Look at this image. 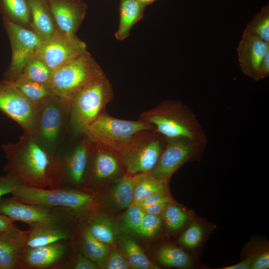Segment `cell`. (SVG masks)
I'll use <instances>...</instances> for the list:
<instances>
[{
	"mask_svg": "<svg viewBox=\"0 0 269 269\" xmlns=\"http://www.w3.org/2000/svg\"><path fill=\"white\" fill-rule=\"evenodd\" d=\"M58 28L76 35L86 14L87 5L84 0H47Z\"/></svg>",
	"mask_w": 269,
	"mask_h": 269,
	"instance_id": "e0dca14e",
	"label": "cell"
},
{
	"mask_svg": "<svg viewBox=\"0 0 269 269\" xmlns=\"http://www.w3.org/2000/svg\"><path fill=\"white\" fill-rule=\"evenodd\" d=\"M85 227L93 237L108 244H112L115 239L112 223L107 219L96 216L89 217Z\"/></svg>",
	"mask_w": 269,
	"mask_h": 269,
	"instance_id": "4dcf8cb0",
	"label": "cell"
},
{
	"mask_svg": "<svg viewBox=\"0 0 269 269\" xmlns=\"http://www.w3.org/2000/svg\"><path fill=\"white\" fill-rule=\"evenodd\" d=\"M69 105L55 96L39 105L36 128L33 135L41 143L54 149L62 136Z\"/></svg>",
	"mask_w": 269,
	"mask_h": 269,
	"instance_id": "9c48e42d",
	"label": "cell"
},
{
	"mask_svg": "<svg viewBox=\"0 0 269 269\" xmlns=\"http://www.w3.org/2000/svg\"><path fill=\"white\" fill-rule=\"evenodd\" d=\"M104 74L100 65L87 51L53 71L50 86L56 96L69 105L80 91Z\"/></svg>",
	"mask_w": 269,
	"mask_h": 269,
	"instance_id": "5b68a950",
	"label": "cell"
},
{
	"mask_svg": "<svg viewBox=\"0 0 269 269\" xmlns=\"http://www.w3.org/2000/svg\"><path fill=\"white\" fill-rule=\"evenodd\" d=\"M70 268L74 269H99L97 264L82 254L72 259Z\"/></svg>",
	"mask_w": 269,
	"mask_h": 269,
	"instance_id": "f35d334b",
	"label": "cell"
},
{
	"mask_svg": "<svg viewBox=\"0 0 269 269\" xmlns=\"http://www.w3.org/2000/svg\"><path fill=\"white\" fill-rule=\"evenodd\" d=\"M13 225V222L8 217L0 213V232H3L8 230Z\"/></svg>",
	"mask_w": 269,
	"mask_h": 269,
	"instance_id": "f6af8a7d",
	"label": "cell"
},
{
	"mask_svg": "<svg viewBox=\"0 0 269 269\" xmlns=\"http://www.w3.org/2000/svg\"><path fill=\"white\" fill-rule=\"evenodd\" d=\"M87 51L86 43L76 35L58 28L51 36L42 40L35 54L53 71Z\"/></svg>",
	"mask_w": 269,
	"mask_h": 269,
	"instance_id": "8fae6325",
	"label": "cell"
},
{
	"mask_svg": "<svg viewBox=\"0 0 269 269\" xmlns=\"http://www.w3.org/2000/svg\"><path fill=\"white\" fill-rule=\"evenodd\" d=\"M161 220L158 215L145 213L137 234L144 237L155 235L160 228Z\"/></svg>",
	"mask_w": 269,
	"mask_h": 269,
	"instance_id": "e575fe53",
	"label": "cell"
},
{
	"mask_svg": "<svg viewBox=\"0 0 269 269\" xmlns=\"http://www.w3.org/2000/svg\"><path fill=\"white\" fill-rule=\"evenodd\" d=\"M253 261V257L245 259L239 263L222 268V269H250Z\"/></svg>",
	"mask_w": 269,
	"mask_h": 269,
	"instance_id": "ee69618b",
	"label": "cell"
},
{
	"mask_svg": "<svg viewBox=\"0 0 269 269\" xmlns=\"http://www.w3.org/2000/svg\"><path fill=\"white\" fill-rule=\"evenodd\" d=\"M82 231L81 248L82 254L100 268L110 251L109 245L95 238L85 228Z\"/></svg>",
	"mask_w": 269,
	"mask_h": 269,
	"instance_id": "4316f807",
	"label": "cell"
},
{
	"mask_svg": "<svg viewBox=\"0 0 269 269\" xmlns=\"http://www.w3.org/2000/svg\"><path fill=\"white\" fill-rule=\"evenodd\" d=\"M269 267V253L264 252L253 258L250 269H266Z\"/></svg>",
	"mask_w": 269,
	"mask_h": 269,
	"instance_id": "60d3db41",
	"label": "cell"
},
{
	"mask_svg": "<svg viewBox=\"0 0 269 269\" xmlns=\"http://www.w3.org/2000/svg\"><path fill=\"white\" fill-rule=\"evenodd\" d=\"M243 34L269 43V5L263 6L246 25Z\"/></svg>",
	"mask_w": 269,
	"mask_h": 269,
	"instance_id": "f546056e",
	"label": "cell"
},
{
	"mask_svg": "<svg viewBox=\"0 0 269 269\" xmlns=\"http://www.w3.org/2000/svg\"><path fill=\"white\" fill-rule=\"evenodd\" d=\"M2 149L7 160L4 172L21 185L47 189L63 186L62 156L33 135L24 133L17 142L4 144Z\"/></svg>",
	"mask_w": 269,
	"mask_h": 269,
	"instance_id": "6da1fadb",
	"label": "cell"
},
{
	"mask_svg": "<svg viewBox=\"0 0 269 269\" xmlns=\"http://www.w3.org/2000/svg\"><path fill=\"white\" fill-rule=\"evenodd\" d=\"M166 143L154 130L144 134L122 154L126 171L132 175L150 173L156 165Z\"/></svg>",
	"mask_w": 269,
	"mask_h": 269,
	"instance_id": "30bf717a",
	"label": "cell"
},
{
	"mask_svg": "<svg viewBox=\"0 0 269 269\" xmlns=\"http://www.w3.org/2000/svg\"><path fill=\"white\" fill-rule=\"evenodd\" d=\"M166 140L159 159L149 174L156 178L167 181L184 163L202 152L206 144L183 138Z\"/></svg>",
	"mask_w": 269,
	"mask_h": 269,
	"instance_id": "4fadbf2b",
	"label": "cell"
},
{
	"mask_svg": "<svg viewBox=\"0 0 269 269\" xmlns=\"http://www.w3.org/2000/svg\"><path fill=\"white\" fill-rule=\"evenodd\" d=\"M91 142L90 170L85 181L97 184L117 176L122 168L126 169L123 158L118 151L102 143Z\"/></svg>",
	"mask_w": 269,
	"mask_h": 269,
	"instance_id": "9a60e30c",
	"label": "cell"
},
{
	"mask_svg": "<svg viewBox=\"0 0 269 269\" xmlns=\"http://www.w3.org/2000/svg\"><path fill=\"white\" fill-rule=\"evenodd\" d=\"M157 258L161 264L173 268H188L193 264L192 259L188 254L172 245L160 248L157 253Z\"/></svg>",
	"mask_w": 269,
	"mask_h": 269,
	"instance_id": "f1b7e54d",
	"label": "cell"
},
{
	"mask_svg": "<svg viewBox=\"0 0 269 269\" xmlns=\"http://www.w3.org/2000/svg\"><path fill=\"white\" fill-rule=\"evenodd\" d=\"M165 190L155 193L144 200L135 205L140 208H143L150 205L161 202H170V198Z\"/></svg>",
	"mask_w": 269,
	"mask_h": 269,
	"instance_id": "ab89813d",
	"label": "cell"
},
{
	"mask_svg": "<svg viewBox=\"0 0 269 269\" xmlns=\"http://www.w3.org/2000/svg\"><path fill=\"white\" fill-rule=\"evenodd\" d=\"M32 30L43 40L58 29L47 0H28Z\"/></svg>",
	"mask_w": 269,
	"mask_h": 269,
	"instance_id": "44dd1931",
	"label": "cell"
},
{
	"mask_svg": "<svg viewBox=\"0 0 269 269\" xmlns=\"http://www.w3.org/2000/svg\"><path fill=\"white\" fill-rule=\"evenodd\" d=\"M39 105L28 99L13 81H0V111L14 121L25 133H34Z\"/></svg>",
	"mask_w": 269,
	"mask_h": 269,
	"instance_id": "52a82bcc",
	"label": "cell"
},
{
	"mask_svg": "<svg viewBox=\"0 0 269 269\" xmlns=\"http://www.w3.org/2000/svg\"><path fill=\"white\" fill-rule=\"evenodd\" d=\"M118 243L125 252L130 268L134 269H155L158 267L151 262L138 245L130 236L123 234Z\"/></svg>",
	"mask_w": 269,
	"mask_h": 269,
	"instance_id": "cb8c5ba5",
	"label": "cell"
},
{
	"mask_svg": "<svg viewBox=\"0 0 269 269\" xmlns=\"http://www.w3.org/2000/svg\"><path fill=\"white\" fill-rule=\"evenodd\" d=\"M100 268L107 269H128L131 268L127 260L116 248L109 251Z\"/></svg>",
	"mask_w": 269,
	"mask_h": 269,
	"instance_id": "8d00e7d4",
	"label": "cell"
},
{
	"mask_svg": "<svg viewBox=\"0 0 269 269\" xmlns=\"http://www.w3.org/2000/svg\"><path fill=\"white\" fill-rule=\"evenodd\" d=\"M0 12L3 20L32 30L28 0H0Z\"/></svg>",
	"mask_w": 269,
	"mask_h": 269,
	"instance_id": "603a6c76",
	"label": "cell"
},
{
	"mask_svg": "<svg viewBox=\"0 0 269 269\" xmlns=\"http://www.w3.org/2000/svg\"><path fill=\"white\" fill-rule=\"evenodd\" d=\"M52 73L45 63L35 54L27 63L21 75L33 81L50 85Z\"/></svg>",
	"mask_w": 269,
	"mask_h": 269,
	"instance_id": "1f68e13d",
	"label": "cell"
},
{
	"mask_svg": "<svg viewBox=\"0 0 269 269\" xmlns=\"http://www.w3.org/2000/svg\"><path fill=\"white\" fill-rule=\"evenodd\" d=\"M134 199V175L126 171L113 189L110 200L115 208L122 210L133 204Z\"/></svg>",
	"mask_w": 269,
	"mask_h": 269,
	"instance_id": "83f0119b",
	"label": "cell"
},
{
	"mask_svg": "<svg viewBox=\"0 0 269 269\" xmlns=\"http://www.w3.org/2000/svg\"><path fill=\"white\" fill-rule=\"evenodd\" d=\"M203 230L201 227L194 223L183 233L179 239V243L187 248H195L201 242Z\"/></svg>",
	"mask_w": 269,
	"mask_h": 269,
	"instance_id": "d590c367",
	"label": "cell"
},
{
	"mask_svg": "<svg viewBox=\"0 0 269 269\" xmlns=\"http://www.w3.org/2000/svg\"><path fill=\"white\" fill-rule=\"evenodd\" d=\"M75 214L60 209L52 216L29 225L26 247H37L61 240L73 241L71 222Z\"/></svg>",
	"mask_w": 269,
	"mask_h": 269,
	"instance_id": "5bb4252c",
	"label": "cell"
},
{
	"mask_svg": "<svg viewBox=\"0 0 269 269\" xmlns=\"http://www.w3.org/2000/svg\"><path fill=\"white\" fill-rule=\"evenodd\" d=\"M144 214L140 207L132 204L122 218L120 227L121 231L137 233Z\"/></svg>",
	"mask_w": 269,
	"mask_h": 269,
	"instance_id": "d6a6232c",
	"label": "cell"
},
{
	"mask_svg": "<svg viewBox=\"0 0 269 269\" xmlns=\"http://www.w3.org/2000/svg\"><path fill=\"white\" fill-rule=\"evenodd\" d=\"M92 152V143L87 137L81 140L67 154L62 156L64 183L79 185L87 177Z\"/></svg>",
	"mask_w": 269,
	"mask_h": 269,
	"instance_id": "2e32d148",
	"label": "cell"
},
{
	"mask_svg": "<svg viewBox=\"0 0 269 269\" xmlns=\"http://www.w3.org/2000/svg\"><path fill=\"white\" fill-rule=\"evenodd\" d=\"M170 202H161L141 208L146 214L159 215L165 210Z\"/></svg>",
	"mask_w": 269,
	"mask_h": 269,
	"instance_id": "b9f144b4",
	"label": "cell"
},
{
	"mask_svg": "<svg viewBox=\"0 0 269 269\" xmlns=\"http://www.w3.org/2000/svg\"><path fill=\"white\" fill-rule=\"evenodd\" d=\"M71 240H61L49 244L25 247L19 262V269H63L70 268Z\"/></svg>",
	"mask_w": 269,
	"mask_h": 269,
	"instance_id": "7c38bea8",
	"label": "cell"
},
{
	"mask_svg": "<svg viewBox=\"0 0 269 269\" xmlns=\"http://www.w3.org/2000/svg\"><path fill=\"white\" fill-rule=\"evenodd\" d=\"M152 126L140 120H125L110 116L106 110L84 133L90 140L106 145L121 155L148 132Z\"/></svg>",
	"mask_w": 269,
	"mask_h": 269,
	"instance_id": "3957f363",
	"label": "cell"
},
{
	"mask_svg": "<svg viewBox=\"0 0 269 269\" xmlns=\"http://www.w3.org/2000/svg\"><path fill=\"white\" fill-rule=\"evenodd\" d=\"M269 75V51L263 58L259 67L258 80L264 79Z\"/></svg>",
	"mask_w": 269,
	"mask_h": 269,
	"instance_id": "7bdbcfd3",
	"label": "cell"
},
{
	"mask_svg": "<svg viewBox=\"0 0 269 269\" xmlns=\"http://www.w3.org/2000/svg\"><path fill=\"white\" fill-rule=\"evenodd\" d=\"M119 1V22L114 36L123 41L129 36L132 27L143 18L146 7L137 0Z\"/></svg>",
	"mask_w": 269,
	"mask_h": 269,
	"instance_id": "7402d4cb",
	"label": "cell"
},
{
	"mask_svg": "<svg viewBox=\"0 0 269 269\" xmlns=\"http://www.w3.org/2000/svg\"><path fill=\"white\" fill-rule=\"evenodd\" d=\"M13 82L28 99L37 104L56 96L49 84L33 81L22 75Z\"/></svg>",
	"mask_w": 269,
	"mask_h": 269,
	"instance_id": "484cf974",
	"label": "cell"
},
{
	"mask_svg": "<svg viewBox=\"0 0 269 269\" xmlns=\"http://www.w3.org/2000/svg\"><path fill=\"white\" fill-rule=\"evenodd\" d=\"M162 216L166 226L170 230L180 228L188 219V214L180 207L170 204L163 212Z\"/></svg>",
	"mask_w": 269,
	"mask_h": 269,
	"instance_id": "836d02e7",
	"label": "cell"
},
{
	"mask_svg": "<svg viewBox=\"0 0 269 269\" xmlns=\"http://www.w3.org/2000/svg\"><path fill=\"white\" fill-rule=\"evenodd\" d=\"M167 181L156 178L149 173L134 175L133 204H136L155 193L165 190Z\"/></svg>",
	"mask_w": 269,
	"mask_h": 269,
	"instance_id": "d4e9b609",
	"label": "cell"
},
{
	"mask_svg": "<svg viewBox=\"0 0 269 269\" xmlns=\"http://www.w3.org/2000/svg\"><path fill=\"white\" fill-rule=\"evenodd\" d=\"M21 184L15 177L5 174L0 176V199L7 194L11 193Z\"/></svg>",
	"mask_w": 269,
	"mask_h": 269,
	"instance_id": "74e56055",
	"label": "cell"
},
{
	"mask_svg": "<svg viewBox=\"0 0 269 269\" xmlns=\"http://www.w3.org/2000/svg\"><path fill=\"white\" fill-rule=\"evenodd\" d=\"M11 194V197L25 203L75 214L92 213L96 203V197L92 194L67 186L47 189L20 185Z\"/></svg>",
	"mask_w": 269,
	"mask_h": 269,
	"instance_id": "277c9868",
	"label": "cell"
},
{
	"mask_svg": "<svg viewBox=\"0 0 269 269\" xmlns=\"http://www.w3.org/2000/svg\"><path fill=\"white\" fill-rule=\"evenodd\" d=\"M60 209L25 203L12 197L0 199V213L12 221H21L28 225L52 216Z\"/></svg>",
	"mask_w": 269,
	"mask_h": 269,
	"instance_id": "ac0fdd59",
	"label": "cell"
},
{
	"mask_svg": "<svg viewBox=\"0 0 269 269\" xmlns=\"http://www.w3.org/2000/svg\"><path fill=\"white\" fill-rule=\"evenodd\" d=\"M29 233V230L22 231L14 225L0 232V269H19Z\"/></svg>",
	"mask_w": 269,
	"mask_h": 269,
	"instance_id": "ffe728a7",
	"label": "cell"
},
{
	"mask_svg": "<svg viewBox=\"0 0 269 269\" xmlns=\"http://www.w3.org/2000/svg\"><path fill=\"white\" fill-rule=\"evenodd\" d=\"M113 96L112 85L105 73L80 91L69 102L70 119L74 130L83 134L105 110Z\"/></svg>",
	"mask_w": 269,
	"mask_h": 269,
	"instance_id": "8992f818",
	"label": "cell"
},
{
	"mask_svg": "<svg viewBox=\"0 0 269 269\" xmlns=\"http://www.w3.org/2000/svg\"><path fill=\"white\" fill-rule=\"evenodd\" d=\"M268 51L269 43L243 34L237 47L238 61L242 72L250 78L258 81L260 65Z\"/></svg>",
	"mask_w": 269,
	"mask_h": 269,
	"instance_id": "d6986e66",
	"label": "cell"
},
{
	"mask_svg": "<svg viewBox=\"0 0 269 269\" xmlns=\"http://www.w3.org/2000/svg\"><path fill=\"white\" fill-rule=\"evenodd\" d=\"M141 4L146 7L157 0H137Z\"/></svg>",
	"mask_w": 269,
	"mask_h": 269,
	"instance_id": "bcb514c9",
	"label": "cell"
},
{
	"mask_svg": "<svg viewBox=\"0 0 269 269\" xmlns=\"http://www.w3.org/2000/svg\"><path fill=\"white\" fill-rule=\"evenodd\" d=\"M3 23L11 48V61L3 77L5 80L14 81L22 74L42 40L32 29L8 21L3 20Z\"/></svg>",
	"mask_w": 269,
	"mask_h": 269,
	"instance_id": "ba28073f",
	"label": "cell"
},
{
	"mask_svg": "<svg viewBox=\"0 0 269 269\" xmlns=\"http://www.w3.org/2000/svg\"><path fill=\"white\" fill-rule=\"evenodd\" d=\"M139 119L151 125L166 139L183 138L207 143L206 134L195 114L179 101H164L141 113Z\"/></svg>",
	"mask_w": 269,
	"mask_h": 269,
	"instance_id": "7a4b0ae2",
	"label": "cell"
}]
</instances>
